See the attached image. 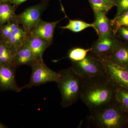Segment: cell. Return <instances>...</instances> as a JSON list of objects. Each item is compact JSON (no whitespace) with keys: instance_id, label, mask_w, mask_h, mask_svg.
Here are the masks:
<instances>
[{"instance_id":"6da1fadb","label":"cell","mask_w":128,"mask_h":128,"mask_svg":"<svg viewBox=\"0 0 128 128\" xmlns=\"http://www.w3.org/2000/svg\"><path fill=\"white\" fill-rule=\"evenodd\" d=\"M83 79L80 99L90 112L101 110L116 102L118 87L106 76Z\"/></svg>"},{"instance_id":"7a4b0ae2","label":"cell","mask_w":128,"mask_h":128,"mask_svg":"<svg viewBox=\"0 0 128 128\" xmlns=\"http://www.w3.org/2000/svg\"><path fill=\"white\" fill-rule=\"evenodd\" d=\"M58 72L60 76L56 83L61 94L60 104L63 108H67L80 99L83 79L71 67Z\"/></svg>"},{"instance_id":"3957f363","label":"cell","mask_w":128,"mask_h":128,"mask_svg":"<svg viewBox=\"0 0 128 128\" xmlns=\"http://www.w3.org/2000/svg\"><path fill=\"white\" fill-rule=\"evenodd\" d=\"M128 115L121 109L116 102L88 116L89 123L98 128H121L128 124Z\"/></svg>"},{"instance_id":"277c9868","label":"cell","mask_w":128,"mask_h":128,"mask_svg":"<svg viewBox=\"0 0 128 128\" xmlns=\"http://www.w3.org/2000/svg\"><path fill=\"white\" fill-rule=\"evenodd\" d=\"M71 67L83 78L106 76L105 66L102 60L90 53L82 60L72 62Z\"/></svg>"},{"instance_id":"5b68a950","label":"cell","mask_w":128,"mask_h":128,"mask_svg":"<svg viewBox=\"0 0 128 128\" xmlns=\"http://www.w3.org/2000/svg\"><path fill=\"white\" fill-rule=\"evenodd\" d=\"M32 73L30 81L27 84L22 87V89H30L32 87L44 84L48 82H57L59 79V72L50 68L43 60L37 61L32 66Z\"/></svg>"},{"instance_id":"8992f818","label":"cell","mask_w":128,"mask_h":128,"mask_svg":"<svg viewBox=\"0 0 128 128\" xmlns=\"http://www.w3.org/2000/svg\"><path fill=\"white\" fill-rule=\"evenodd\" d=\"M48 2L43 0L40 3L28 8L20 14L16 15V20L21 25L28 34L41 19V15L47 8Z\"/></svg>"},{"instance_id":"52a82bcc","label":"cell","mask_w":128,"mask_h":128,"mask_svg":"<svg viewBox=\"0 0 128 128\" xmlns=\"http://www.w3.org/2000/svg\"><path fill=\"white\" fill-rule=\"evenodd\" d=\"M122 43L114 33L98 37L92 44L89 53L95 57L101 58L113 52Z\"/></svg>"},{"instance_id":"ba28073f","label":"cell","mask_w":128,"mask_h":128,"mask_svg":"<svg viewBox=\"0 0 128 128\" xmlns=\"http://www.w3.org/2000/svg\"><path fill=\"white\" fill-rule=\"evenodd\" d=\"M100 59L105 66L106 76L118 88L128 90V68L105 59Z\"/></svg>"},{"instance_id":"9c48e42d","label":"cell","mask_w":128,"mask_h":128,"mask_svg":"<svg viewBox=\"0 0 128 128\" xmlns=\"http://www.w3.org/2000/svg\"><path fill=\"white\" fill-rule=\"evenodd\" d=\"M16 68L9 65H0V90L17 92L22 90L18 86L15 78Z\"/></svg>"},{"instance_id":"30bf717a","label":"cell","mask_w":128,"mask_h":128,"mask_svg":"<svg viewBox=\"0 0 128 128\" xmlns=\"http://www.w3.org/2000/svg\"><path fill=\"white\" fill-rule=\"evenodd\" d=\"M62 20L48 22L41 19L28 34L41 38L52 43L55 28L57 24Z\"/></svg>"},{"instance_id":"8fae6325","label":"cell","mask_w":128,"mask_h":128,"mask_svg":"<svg viewBox=\"0 0 128 128\" xmlns=\"http://www.w3.org/2000/svg\"><path fill=\"white\" fill-rule=\"evenodd\" d=\"M93 12L95 18V21L93 23L94 28L98 37L114 34L111 20L108 19L106 14L98 11Z\"/></svg>"},{"instance_id":"7c38bea8","label":"cell","mask_w":128,"mask_h":128,"mask_svg":"<svg viewBox=\"0 0 128 128\" xmlns=\"http://www.w3.org/2000/svg\"><path fill=\"white\" fill-rule=\"evenodd\" d=\"M26 41L37 61L43 60L44 51L52 43L41 38L29 34H28Z\"/></svg>"},{"instance_id":"4fadbf2b","label":"cell","mask_w":128,"mask_h":128,"mask_svg":"<svg viewBox=\"0 0 128 128\" xmlns=\"http://www.w3.org/2000/svg\"><path fill=\"white\" fill-rule=\"evenodd\" d=\"M37 61L25 40L16 52L15 59L16 67L24 65L32 67Z\"/></svg>"},{"instance_id":"5bb4252c","label":"cell","mask_w":128,"mask_h":128,"mask_svg":"<svg viewBox=\"0 0 128 128\" xmlns=\"http://www.w3.org/2000/svg\"><path fill=\"white\" fill-rule=\"evenodd\" d=\"M17 49L7 42L0 41V65H9L16 67L15 56Z\"/></svg>"},{"instance_id":"9a60e30c","label":"cell","mask_w":128,"mask_h":128,"mask_svg":"<svg viewBox=\"0 0 128 128\" xmlns=\"http://www.w3.org/2000/svg\"><path fill=\"white\" fill-rule=\"evenodd\" d=\"M102 58L128 68V44L122 43L113 52Z\"/></svg>"},{"instance_id":"2e32d148","label":"cell","mask_w":128,"mask_h":128,"mask_svg":"<svg viewBox=\"0 0 128 128\" xmlns=\"http://www.w3.org/2000/svg\"><path fill=\"white\" fill-rule=\"evenodd\" d=\"M15 6L9 3L0 4V26L16 20Z\"/></svg>"},{"instance_id":"e0dca14e","label":"cell","mask_w":128,"mask_h":128,"mask_svg":"<svg viewBox=\"0 0 128 128\" xmlns=\"http://www.w3.org/2000/svg\"><path fill=\"white\" fill-rule=\"evenodd\" d=\"M27 36V34L22 28L18 27L12 32L8 42L18 49L22 45Z\"/></svg>"},{"instance_id":"ac0fdd59","label":"cell","mask_w":128,"mask_h":128,"mask_svg":"<svg viewBox=\"0 0 128 128\" xmlns=\"http://www.w3.org/2000/svg\"><path fill=\"white\" fill-rule=\"evenodd\" d=\"M94 28L93 23H88L80 20H70L68 24L64 26L59 28L63 29H67L74 32L78 33L85 30L88 28Z\"/></svg>"},{"instance_id":"d6986e66","label":"cell","mask_w":128,"mask_h":128,"mask_svg":"<svg viewBox=\"0 0 128 128\" xmlns=\"http://www.w3.org/2000/svg\"><path fill=\"white\" fill-rule=\"evenodd\" d=\"M115 98L122 110L128 115V90L118 87Z\"/></svg>"},{"instance_id":"ffe728a7","label":"cell","mask_w":128,"mask_h":128,"mask_svg":"<svg viewBox=\"0 0 128 128\" xmlns=\"http://www.w3.org/2000/svg\"><path fill=\"white\" fill-rule=\"evenodd\" d=\"M91 50V48H75L69 50L67 58L71 62H78L84 59Z\"/></svg>"},{"instance_id":"44dd1931","label":"cell","mask_w":128,"mask_h":128,"mask_svg":"<svg viewBox=\"0 0 128 128\" xmlns=\"http://www.w3.org/2000/svg\"><path fill=\"white\" fill-rule=\"evenodd\" d=\"M111 22L114 34L120 27H128V11L119 16L114 17L113 19L111 20Z\"/></svg>"},{"instance_id":"7402d4cb","label":"cell","mask_w":128,"mask_h":128,"mask_svg":"<svg viewBox=\"0 0 128 128\" xmlns=\"http://www.w3.org/2000/svg\"><path fill=\"white\" fill-rule=\"evenodd\" d=\"M93 12L98 11L106 14L111 9L102 0H88Z\"/></svg>"},{"instance_id":"603a6c76","label":"cell","mask_w":128,"mask_h":128,"mask_svg":"<svg viewBox=\"0 0 128 128\" xmlns=\"http://www.w3.org/2000/svg\"><path fill=\"white\" fill-rule=\"evenodd\" d=\"M117 12L115 17L119 16L128 11V0H116Z\"/></svg>"},{"instance_id":"cb8c5ba5","label":"cell","mask_w":128,"mask_h":128,"mask_svg":"<svg viewBox=\"0 0 128 128\" xmlns=\"http://www.w3.org/2000/svg\"><path fill=\"white\" fill-rule=\"evenodd\" d=\"M115 34L122 42L128 44V27H120L117 30Z\"/></svg>"},{"instance_id":"d4e9b609","label":"cell","mask_w":128,"mask_h":128,"mask_svg":"<svg viewBox=\"0 0 128 128\" xmlns=\"http://www.w3.org/2000/svg\"><path fill=\"white\" fill-rule=\"evenodd\" d=\"M12 31L7 24L3 25L2 28V41L8 42L12 34Z\"/></svg>"},{"instance_id":"484cf974","label":"cell","mask_w":128,"mask_h":128,"mask_svg":"<svg viewBox=\"0 0 128 128\" xmlns=\"http://www.w3.org/2000/svg\"><path fill=\"white\" fill-rule=\"evenodd\" d=\"M7 24L8 25L10 30H11L12 32L14 31L18 27L20 26L19 24L16 20L12 21L11 22H8Z\"/></svg>"},{"instance_id":"4316f807","label":"cell","mask_w":128,"mask_h":128,"mask_svg":"<svg viewBox=\"0 0 128 128\" xmlns=\"http://www.w3.org/2000/svg\"><path fill=\"white\" fill-rule=\"evenodd\" d=\"M27 0H11L9 3L13 5L16 7V6H18L22 3L26 1Z\"/></svg>"},{"instance_id":"83f0119b","label":"cell","mask_w":128,"mask_h":128,"mask_svg":"<svg viewBox=\"0 0 128 128\" xmlns=\"http://www.w3.org/2000/svg\"><path fill=\"white\" fill-rule=\"evenodd\" d=\"M108 7L112 9V7L115 6L116 0H102Z\"/></svg>"},{"instance_id":"f1b7e54d","label":"cell","mask_w":128,"mask_h":128,"mask_svg":"<svg viewBox=\"0 0 128 128\" xmlns=\"http://www.w3.org/2000/svg\"><path fill=\"white\" fill-rule=\"evenodd\" d=\"M11 0H0L1 3H9Z\"/></svg>"},{"instance_id":"f546056e","label":"cell","mask_w":128,"mask_h":128,"mask_svg":"<svg viewBox=\"0 0 128 128\" xmlns=\"http://www.w3.org/2000/svg\"><path fill=\"white\" fill-rule=\"evenodd\" d=\"M6 128V126H5L2 124L0 122V128Z\"/></svg>"},{"instance_id":"4dcf8cb0","label":"cell","mask_w":128,"mask_h":128,"mask_svg":"<svg viewBox=\"0 0 128 128\" xmlns=\"http://www.w3.org/2000/svg\"><path fill=\"white\" fill-rule=\"evenodd\" d=\"M2 26H0V36H2Z\"/></svg>"},{"instance_id":"1f68e13d","label":"cell","mask_w":128,"mask_h":128,"mask_svg":"<svg viewBox=\"0 0 128 128\" xmlns=\"http://www.w3.org/2000/svg\"><path fill=\"white\" fill-rule=\"evenodd\" d=\"M44 0L47 1L48 2L50 0ZM58 0L60 1L61 0Z\"/></svg>"},{"instance_id":"d6a6232c","label":"cell","mask_w":128,"mask_h":128,"mask_svg":"<svg viewBox=\"0 0 128 128\" xmlns=\"http://www.w3.org/2000/svg\"><path fill=\"white\" fill-rule=\"evenodd\" d=\"M127 123H128V118H127Z\"/></svg>"},{"instance_id":"836d02e7","label":"cell","mask_w":128,"mask_h":128,"mask_svg":"<svg viewBox=\"0 0 128 128\" xmlns=\"http://www.w3.org/2000/svg\"><path fill=\"white\" fill-rule=\"evenodd\" d=\"M1 3V2L0 1V4Z\"/></svg>"},{"instance_id":"e575fe53","label":"cell","mask_w":128,"mask_h":128,"mask_svg":"<svg viewBox=\"0 0 128 128\" xmlns=\"http://www.w3.org/2000/svg\"></svg>"}]
</instances>
